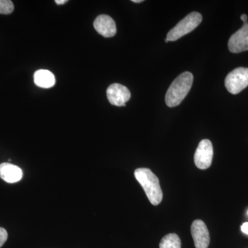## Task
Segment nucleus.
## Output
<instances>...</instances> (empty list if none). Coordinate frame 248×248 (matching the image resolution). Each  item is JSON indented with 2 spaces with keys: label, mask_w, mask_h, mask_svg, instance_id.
<instances>
[{
  "label": "nucleus",
  "mask_w": 248,
  "mask_h": 248,
  "mask_svg": "<svg viewBox=\"0 0 248 248\" xmlns=\"http://www.w3.org/2000/svg\"><path fill=\"white\" fill-rule=\"evenodd\" d=\"M193 79L192 73L185 72L174 80L170 86L165 97L168 107H177L182 102L190 91Z\"/></svg>",
  "instance_id": "obj_1"
},
{
  "label": "nucleus",
  "mask_w": 248,
  "mask_h": 248,
  "mask_svg": "<svg viewBox=\"0 0 248 248\" xmlns=\"http://www.w3.org/2000/svg\"><path fill=\"white\" fill-rule=\"evenodd\" d=\"M135 177L141 184L150 202L154 205H159L163 200V192L157 177L148 169L135 170Z\"/></svg>",
  "instance_id": "obj_2"
},
{
  "label": "nucleus",
  "mask_w": 248,
  "mask_h": 248,
  "mask_svg": "<svg viewBox=\"0 0 248 248\" xmlns=\"http://www.w3.org/2000/svg\"><path fill=\"white\" fill-rule=\"evenodd\" d=\"M202 21V16L200 13L192 12L178 23L168 33L166 40L169 42H174L183 36L195 30Z\"/></svg>",
  "instance_id": "obj_3"
},
{
  "label": "nucleus",
  "mask_w": 248,
  "mask_h": 248,
  "mask_svg": "<svg viewBox=\"0 0 248 248\" xmlns=\"http://www.w3.org/2000/svg\"><path fill=\"white\" fill-rule=\"evenodd\" d=\"M225 85L228 92L236 94L248 86V68H236L227 76Z\"/></svg>",
  "instance_id": "obj_4"
},
{
  "label": "nucleus",
  "mask_w": 248,
  "mask_h": 248,
  "mask_svg": "<svg viewBox=\"0 0 248 248\" xmlns=\"http://www.w3.org/2000/svg\"><path fill=\"white\" fill-rule=\"evenodd\" d=\"M213 154L212 142L208 140H202L196 150L194 157L196 166L201 170L208 169L211 166Z\"/></svg>",
  "instance_id": "obj_5"
},
{
  "label": "nucleus",
  "mask_w": 248,
  "mask_h": 248,
  "mask_svg": "<svg viewBox=\"0 0 248 248\" xmlns=\"http://www.w3.org/2000/svg\"><path fill=\"white\" fill-rule=\"evenodd\" d=\"M107 94L109 102L117 107H125L131 97L128 88L120 84H111L108 88Z\"/></svg>",
  "instance_id": "obj_6"
},
{
  "label": "nucleus",
  "mask_w": 248,
  "mask_h": 248,
  "mask_svg": "<svg viewBox=\"0 0 248 248\" xmlns=\"http://www.w3.org/2000/svg\"><path fill=\"white\" fill-rule=\"evenodd\" d=\"M191 233L196 248H208L210 237L206 225L202 220H195L191 226Z\"/></svg>",
  "instance_id": "obj_7"
},
{
  "label": "nucleus",
  "mask_w": 248,
  "mask_h": 248,
  "mask_svg": "<svg viewBox=\"0 0 248 248\" xmlns=\"http://www.w3.org/2000/svg\"><path fill=\"white\" fill-rule=\"evenodd\" d=\"M228 48L233 53L248 50V23L231 36L228 42Z\"/></svg>",
  "instance_id": "obj_8"
},
{
  "label": "nucleus",
  "mask_w": 248,
  "mask_h": 248,
  "mask_svg": "<svg viewBox=\"0 0 248 248\" xmlns=\"http://www.w3.org/2000/svg\"><path fill=\"white\" fill-rule=\"evenodd\" d=\"M98 33L104 37H112L117 33V27L114 19L107 15H100L93 23Z\"/></svg>",
  "instance_id": "obj_9"
},
{
  "label": "nucleus",
  "mask_w": 248,
  "mask_h": 248,
  "mask_svg": "<svg viewBox=\"0 0 248 248\" xmlns=\"http://www.w3.org/2000/svg\"><path fill=\"white\" fill-rule=\"evenodd\" d=\"M22 169L9 163L0 164V178L9 184L19 182L22 179Z\"/></svg>",
  "instance_id": "obj_10"
},
{
  "label": "nucleus",
  "mask_w": 248,
  "mask_h": 248,
  "mask_svg": "<svg viewBox=\"0 0 248 248\" xmlns=\"http://www.w3.org/2000/svg\"><path fill=\"white\" fill-rule=\"evenodd\" d=\"M34 82L37 86L43 89H49L55 86V78L48 70L41 69L34 74Z\"/></svg>",
  "instance_id": "obj_11"
},
{
  "label": "nucleus",
  "mask_w": 248,
  "mask_h": 248,
  "mask_svg": "<svg viewBox=\"0 0 248 248\" xmlns=\"http://www.w3.org/2000/svg\"><path fill=\"white\" fill-rule=\"evenodd\" d=\"M180 238L176 234H169L163 237L159 244V248H181Z\"/></svg>",
  "instance_id": "obj_12"
},
{
  "label": "nucleus",
  "mask_w": 248,
  "mask_h": 248,
  "mask_svg": "<svg viewBox=\"0 0 248 248\" xmlns=\"http://www.w3.org/2000/svg\"><path fill=\"white\" fill-rule=\"evenodd\" d=\"M14 5L10 0H0V14H11L14 11Z\"/></svg>",
  "instance_id": "obj_13"
},
{
  "label": "nucleus",
  "mask_w": 248,
  "mask_h": 248,
  "mask_svg": "<svg viewBox=\"0 0 248 248\" xmlns=\"http://www.w3.org/2000/svg\"><path fill=\"white\" fill-rule=\"evenodd\" d=\"M8 239L7 231L4 228L0 227V248L3 246Z\"/></svg>",
  "instance_id": "obj_14"
},
{
  "label": "nucleus",
  "mask_w": 248,
  "mask_h": 248,
  "mask_svg": "<svg viewBox=\"0 0 248 248\" xmlns=\"http://www.w3.org/2000/svg\"><path fill=\"white\" fill-rule=\"evenodd\" d=\"M241 231H242L243 232L248 235V222L244 223V224L241 226Z\"/></svg>",
  "instance_id": "obj_15"
},
{
  "label": "nucleus",
  "mask_w": 248,
  "mask_h": 248,
  "mask_svg": "<svg viewBox=\"0 0 248 248\" xmlns=\"http://www.w3.org/2000/svg\"><path fill=\"white\" fill-rule=\"evenodd\" d=\"M241 20L244 22V24H247L248 23V16L246 14H243L242 16H241Z\"/></svg>",
  "instance_id": "obj_16"
},
{
  "label": "nucleus",
  "mask_w": 248,
  "mask_h": 248,
  "mask_svg": "<svg viewBox=\"0 0 248 248\" xmlns=\"http://www.w3.org/2000/svg\"><path fill=\"white\" fill-rule=\"evenodd\" d=\"M55 2L58 5H62L68 2L67 0H55Z\"/></svg>",
  "instance_id": "obj_17"
},
{
  "label": "nucleus",
  "mask_w": 248,
  "mask_h": 248,
  "mask_svg": "<svg viewBox=\"0 0 248 248\" xmlns=\"http://www.w3.org/2000/svg\"><path fill=\"white\" fill-rule=\"evenodd\" d=\"M133 2L134 3H141L143 2V0H133Z\"/></svg>",
  "instance_id": "obj_18"
},
{
  "label": "nucleus",
  "mask_w": 248,
  "mask_h": 248,
  "mask_svg": "<svg viewBox=\"0 0 248 248\" xmlns=\"http://www.w3.org/2000/svg\"></svg>",
  "instance_id": "obj_19"
}]
</instances>
